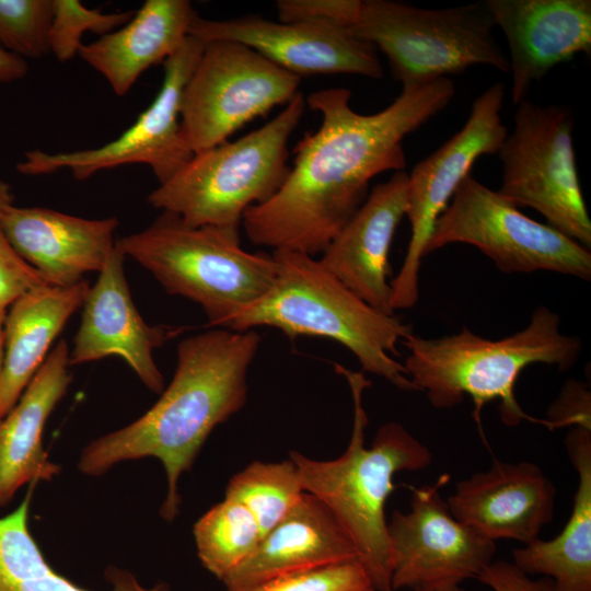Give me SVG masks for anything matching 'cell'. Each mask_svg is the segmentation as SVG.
<instances>
[{
	"mask_svg": "<svg viewBox=\"0 0 591 591\" xmlns=\"http://www.w3.org/2000/svg\"><path fill=\"white\" fill-rule=\"evenodd\" d=\"M7 311H8V308L0 304V372L2 368L3 354H4V323H5V317H7Z\"/></svg>",
	"mask_w": 591,
	"mask_h": 591,
	"instance_id": "obj_37",
	"label": "cell"
},
{
	"mask_svg": "<svg viewBox=\"0 0 591 591\" xmlns=\"http://www.w3.org/2000/svg\"><path fill=\"white\" fill-rule=\"evenodd\" d=\"M11 186L0 178V304L8 308L24 292L48 285L10 244L2 224L4 209L13 204Z\"/></svg>",
	"mask_w": 591,
	"mask_h": 591,
	"instance_id": "obj_32",
	"label": "cell"
},
{
	"mask_svg": "<svg viewBox=\"0 0 591 591\" xmlns=\"http://www.w3.org/2000/svg\"><path fill=\"white\" fill-rule=\"evenodd\" d=\"M452 243L477 247L506 274L546 270L591 278L589 248L529 218L471 174L437 219L425 256Z\"/></svg>",
	"mask_w": 591,
	"mask_h": 591,
	"instance_id": "obj_10",
	"label": "cell"
},
{
	"mask_svg": "<svg viewBox=\"0 0 591 591\" xmlns=\"http://www.w3.org/2000/svg\"><path fill=\"white\" fill-rule=\"evenodd\" d=\"M305 105L299 92L263 127L195 153L147 201L190 227L239 228L250 207L268 200L283 184L290 171L288 142Z\"/></svg>",
	"mask_w": 591,
	"mask_h": 591,
	"instance_id": "obj_7",
	"label": "cell"
},
{
	"mask_svg": "<svg viewBox=\"0 0 591 591\" xmlns=\"http://www.w3.org/2000/svg\"><path fill=\"white\" fill-rule=\"evenodd\" d=\"M544 420L549 430L564 427L591 429V393L587 383L568 380L551 404Z\"/></svg>",
	"mask_w": 591,
	"mask_h": 591,
	"instance_id": "obj_34",
	"label": "cell"
},
{
	"mask_svg": "<svg viewBox=\"0 0 591 591\" xmlns=\"http://www.w3.org/2000/svg\"><path fill=\"white\" fill-rule=\"evenodd\" d=\"M565 447L578 474L570 518L553 540L514 548L512 564L552 579L555 591H591V429L572 427Z\"/></svg>",
	"mask_w": 591,
	"mask_h": 591,
	"instance_id": "obj_25",
	"label": "cell"
},
{
	"mask_svg": "<svg viewBox=\"0 0 591 591\" xmlns=\"http://www.w3.org/2000/svg\"><path fill=\"white\" fill-rule=\"evenodd\" d=\"M194 537L200 563L222 581L256 549L263 534L244 506L224 498L195 523Z\"/></svg>",
	"mask_w": 591,
	"mask_h": 591,
	"instance_id": "obj_27",
	"label": "cell"
},
{
	"mask_svg": "<svg viewBox=\"0 0 591 591\" xmlns=\"http://www.w3.org/2000/svg\"><path fill=\"white\" fill-rule=\"evenodd\" d=\"M300 82L244 44L204 42L182 95V136L194 154L225 142L245 124L287 105Z\"/></svg>",
	"mask_w": 591,
	"mask_h": 591,
	"instance_id": "obj_11",
	"label": "cell"
},
{
	"mask_svg": "<svg viewBox=\"0 0 591 591\" xmlns=\"http://www.w3.org/2000/svg\"><path fill=\"white\" fill-rule=\"evenodd\" d=\"M5 235L19 256L51 286L68 287L100 273L116 247V217L88 219L45 207L9 205Z\"/></svg>",
	"mask_w": 591,
	"mask_h": 591,
	"instance_id": "obj_19",
	"label": "cell"
},
{
	"mask_svg": "<svg viewBox=\"0 0 591 591\" xmlns=\"http://www.w3.org/2000/svg\"><path fill=\"white\" fill-rule=\"evenodd\" d=\"M408 173L394 172L375 185L364 202L321 254L322 265L369 305L391 306L389 253L406 215Z\"/></svg>",
	"mask_w": 591,
	"mask_h": 591,
	"instance_id": "obj_20",
	"label": "cell"
},
{
	"mask_svg": "<svg viewBox=\"0 0 591 591\" xmlns=\"http://www.w3.org/2000/svg\"><path fill=\"white\" fill-rule=\"evenodd\" d=\"M448 480L413 487L409 511L387 522L393 591H464L494 561L496 542L455 519L442 498Z\"/></svg>",
	"mask_w": 591,
	"mask_h": 591,
	"instance_id": "obj_14",
	"label": "cell"
},
{
	"mask_svg": "<svg viewBox=\"0 0 591 591\" xmlns=\"http://www.w3.org/2000/svg\"><path fill=\"white\" fill-rule=\"evenodd\" d=\"M277 276L271 288L234 316L227 329L268 326L289 338L335 340L359 361L362 371L385 379L402 391H418L404 364L394 359L397 344L413 333L398 315L385 314L354 293L314 256L273 251Z\"/></svg>",
	"mask_w": 591,
	"mask_h": 591,
	"instance_id": "obj_5",
	"label": "cell"
},
{
	"mask_svg": "<svg viewBox=\"0 0 591 591\" xmlns=\"http://www.w3.org/2000/svg\"><path fill=\"white\" fill-rule=\"evenodd\" d=\"M408 355L403 363L418 391L430 404L449 409L470 397L473 417L480 427L484 406L499 402V414L506 426L523 420L546 426L519 405L514 387L529 366L543 363L559 371L570 369L581 354V340L560 331V316L540 305L529 324L513 335L489 339L467 327L453 335L425 338L412 333L402 340Z\"/></svg>",
	"mask_w": 591,
	"mask_h": 591,
	"instance_id": "obj_3",
	"label": "cell"
},
{
	"mask_svg": "<svg viewBox=\"0 0 591 591\" xmlns=\"http://www.w3.org/2000/svg\"><path fill=\"white\" fill-rule=\"evenodd\" d=\"M509 47L511 100L518 105L557 65L591 51L590 0H486Z\"/></svg>",
	"mask_w": 591,
	"mask_h": 591,
	"instance_id": "obj_17",
	"label": "cell"
},
{
	"mask_svg": "<svg viewBox=\"0 0 591 591\" xmlns=\"http://www.w3.org/2000/svg\"><path fill=\"white\" fill-rule=\"evenodd\" d=\"M189 35L201 42L244 44L300 78L315 74L383 77L378 50L348 28L333 24L285 23L253 16L208 20L198 15Z\"/></svg>",
	"mask_w": 591,
	"mask_h": 591,
	"instance_id": "obj_15",
	"label": "cell"
},
{
	"mask_svg": "<svg viewBox=\"0 0 591 591\" xmlns=\"http://www.w3.org/2000/svg\"><path fill=\"white\" fill-rule=\"evenodd\" d=\"M117 245L169 294L199 305L209 328H225L271 288L277 276L273 254L245 251L239 228L190 227L169 212L117 240Z\"/></svg>",
	"mask_w": 591,
	"mask_h": 591,
	"instance_id": "obj_6",
	"label": "cell"
},
{
	"mask_svg": "<svg viewBox=\"0 0 591 591\" xmlns=\"http://www.w3.org/2000/svg\"><path fill=\"white\" fill-rule=\"evenodd\" d=\"M355 559L357 551L333 513L304 493L222 582L227 591H252L280 577Z\"/></svg>",
	"mask_w": 591,
	"mask_h": 591,
	"instance_id": "obj_21",
	"label": "cell"
},
{
	"mask_svg": "<svg viewBox=\"0 0 591 591\" xmlns=\"http://www.w3.org/2000/svg\"><path fill=\"white\" fill-rule=\"evenodd\" d=\"M297 465L291 461L253 462L233 475L225 498L244 506L263 536L299 502L304 494Z\"/></svg>",
	"mask_w": 591,
	"mask_h": 591,
	"instance_id": "obj_28",
	"label": "cell"
},
{
	"mask_svg": "<svg viewBox=\"0 0 591 591\" xmlns=\"http://www.w3.org/2000/svg\"><path fill=\"white\" fill-rule=\"evenodd\" d=\"M260 341L256 329L219 327L182 339L174 375L157 403L135 421L85 445L79 471L101 476L124 461L157 457L167 478L160 514L173 521L181 507L179 477L211 431L246 403L247 372Z\"/></svg>",
	"mask_w": 591,
	"mask_h": 591,
	"instance_id": "obj_2",
	"label": "cell"
},
{
	"mask_svg": "<svg viewBox=\"0 0 591 591\" xmlns=\"http://www.w3.org/2000/svg\"><path fill=\"white\" fill-rule=\"evenodd\" d=\"M477 580L494 591H555L552 579L534 580L503 559L489 564Z\"/></svg>",
	"mask_w": 591,
	"mask_h": 591,
	"instance_id": "obj_35",
	"label": "cell"
},
{
	"mask_svg": "<svg viewBox=\"0 0 591 591\" xmlns=\"http://www.w3.org/2000/svg\"><path fill=\"white\" fill-rule=\"evenodd\" d=\"M486 2L424 9L390 0L362 1L348 31L385 55L402 86L459 74L473 66L509 72L507 55L493 33Z\"/></svg>",
	"mask_w": 591,
	"mask_h": 591,
	"instance_id": "obj_8",
	"label": "cell"
},
{
	"mask_svg": "<svg viewBox=\"0 0 591 591\" xmlns=\"http://www.w3.org/2000/svg\"><path fill=\"white\" fill-rule=\"evenodd\" d=\"M135 11L109 12L89 9L79 0H53V16L49 28V54L59 62L78 56L82 37L86 32L101 36L125 25Z\"/></svg>",
	"mask_w": 591,
	"mask_h": 591,
	"instance_id": "obj_29",
	"label": "cell"
},
{
	"mask_svg": "<svg viewBox=\"0 0 591 591\" xmlns=\"http://www.w3.org/2000/svg\"><path fill=\"white\" fill-rule=\"evenodd\" d=\"M252 591H375L362 564L349 560L270 580Z\"/></svg>",
	"mask_w": 591,
	"mask_h": 591,
	"instance_id": "obj_31",
	"label": "cell"
},
{
	"mask_svg": "<svg viewBox=\"0 0 591 591\" xmlns=\"http://www.w3.org/2000/svg\"><path fill=\"white\" fill-rule=\"evenodd\" d=\"M53 0H0V47L27 59L49 54Z\"/></svg>",
	"mask_w": 591,
	"mask_h": 591,
	"instance_id": "obj_30",
	"label": "cell"
},
{
	"mask_svg": "<svg viewBox=\"0 0 591 591\" xmlns=\"http://www.w3.org/2000/svg\"><path fill=\"white\" fill-rule=\"evenodd\" d=\"M197 16L188 0H147L125 25L82 45L78 56L124 96L146 70L183 45Z\"/></svg>",
	"mask_w": 591,
	"mask_h": 591,
	"instance_id": "obj_23",
	"label": "cell"
},
{
	"mask_svg": "<svg viewBox=\"0 0 591 591\" xmlns=\"http://www.w3.org/2000/svg\"><path fill=\"white\" fill-rule=\"evenodd\" d=\"M335 370L346 379L352 395L354 424L348 447L335 460H312L297 451L290 452V460L298 467L304 491L328 508L351 540L375 591H393L386 501L395 490V474L428 467L432 454L395 421L382 425L367 448L368 416L362 396L371 383L363 372L341 364H335Z\"/></svg>",
	"mask_w": 591,
	"mask_h": 591,
	"instance_id": "obj_4",
	"label": "cell"
},
{
	"mask_svg": "<svg viewBox=\"0 0 591 591\" xmlns=\"http://www.w3.org/2000/svg\"><path fill=\"white\" fill-rule=\"evenodd\" d=\"M575 117L561 105L518 104L513 129L499 151L497 190L515 207H529L547 224L591 247V220L581 192L572 141Z\"/></svg>",
	"mask_w": 591,
	"mask_h": 591,
	"instance_id": "obj_9",
	"label": "cell"
},
{
	"mask_svg": "<svg viewBox=\"0 0 591 591\" xmlns=\"http://www.w3.org/2000/svg\"><path fill=\"white\" fill-rule=\"evenodd\" d=\"M90 289L88 280L68 287L43 285L18 297L4 323L0 372V420L13 408Z\"/></svg>",
	"mask_w": 591,
	"mask_h": 591,
	"instance_id": "obj_24",
	"label": "cell"
},
{
	"mask_svg": "<svg viewBox=\"0 0 591 591\" xmlns=\"http://www.w3.org/2000/svg\"><path fill=\"white\" fill-rule=\"evenodd\" d=\"M455 94L451 79L402 86L382 111L363 115L344 88L312 92L305 103L322 116L294 147V160L277 193L250 207L241 224L250 242L273 251L322 254L387 171H404V138L443 111Z\"/></svg>",
	"mask_w": 591,
	"mask_h": 591,
	"instance_id": "obj_1",
	"label": "cell"
},
{
	"mask_svg": "<svg viewBox=\"0 0 591 591\" xmlns=\"http://www.w3.org/2000/svg\"><path fill=\"white\" fill-rule=\"evenodd\" d=\"M36 483L20 505L0 517V591H88L55 572L28 529V514ZM112 591H171L165 582L142 586L127 570L109 567L105 572Z\"/></svg>",
	"mask_w": 591,
	"mask_h": 591,
	"instance_id": "obj_26",
	"label": "cell"
},
{
	"mask_svg": "<svg viewBox=\"0 0 591 591\" xmlns=\"http://www.w3.org/2000/svg\"><path fill=\"white\" fill-rule=\"evenodd\" d=\"M361 0H278L280 22H314L351 27L357 21Z\"/></svg>",
	"mask_w": 591,
	"mask_h": 591,
	"instance_id": "obj_33",
	"label": "cell"
},
{
	"mask_svg": "<svg viewBox=\"0 0 591 591\" xmlns=\"http://www.w3.org/2000/svg\"><path fill=\"white\" fill-rule=\"evenodd\" d=\"M69 350L67 341L60 339L0 420V507L22 486L51 480L60 473L43 448V431L71 383Z\"/></svg>",
	"mask_w": 591,
	"mask_h": 591,
	"instance_id": "obj_22",
	"label": "cell"
},
{
	"mask_svg": "<svg viewBox=\"0 0 591 591\" xmlns=\"http://www.w3.org/2000/svg\"><path fill=\"white\" fill-rule=\"evenodd\" d=\"M204 49V42L189 35L164 62L161 88L137 120L116 139L96 148L46 152L31 150L18 162L23 175L39 176L62 170L78 181L97 172L127 164H146L159 184L166 182L194 155L181 130V102L184 88Z\"/></svg>",
	"mask_w": 591,
	"mask_h": 591,
	"instance_id": "obj_12",
	"label": "cell"
},
{
	"mask_svg": "<svg viewBox=\"0 0 591 591\" xmlns=\"http://www.w3.org/2000/svg\"><path fill=\"white\" fill-rule=\"evenodd\" d=\"M125 258L116 242L82 304L81 322L69 350V364L118 357L150 391L161 393L164 379L154 360V350L179 335L183 328L152 326L142 318L126 279Z\"/></svg>",
	"mask_w": 591,
	"mask_h": 591,
	"instance_id": "obj_16",
	"label": "cell"
},
{
	"mask_svg": "<svg viewBox=\"0 0 591 591\" xmlns=\"http://www.w3.org/2000/svg\"><path fill=\"white\" fill-rule=\"evenodd\" d=\"M28 72L26 60L0 47V83H12L23 79Z\"/></svg>",
	"mask_w": 591,
	"mask_h": 591,
	"instance_id": "obj_36",
	"label": "cell"
},
{
	"mask_svg": "<svg viewBox=\"0 0 591 591\" xmlns=\"http://www.w3.org/2000/svg\"><path fill=\"white\" fill-rule=\"evenodd\" d=\"M555 498L553 482L536 464L496 461L459 482L447 503L455 519L494 542L529 544L553 520Z\"/></svg>",
	"mask_w": 591,
	"mask_h": 591,
	"instance_id": "obj_18",
	"label": "cell"
},
{
	"mask_svg": "<svg viewBox=\"0 0 591 591\" xmlns=\"http://www.w3.org/2000/svg\"><path fill=\"white\" fill-rule=\"evenodd\" d=\"M503 99V83L489 86L473 102L464 126L408 174L405 217L410 239L404 262L390 281L394 312L418 301L420 266L437 219L475 162L499 151L508 134L501 117Z\"/></svg>",
	"mask_w": 591,
	"mask_h": 591,
	"instance_id": "obj_13",
	"label": "cell"
}]
</instances>
